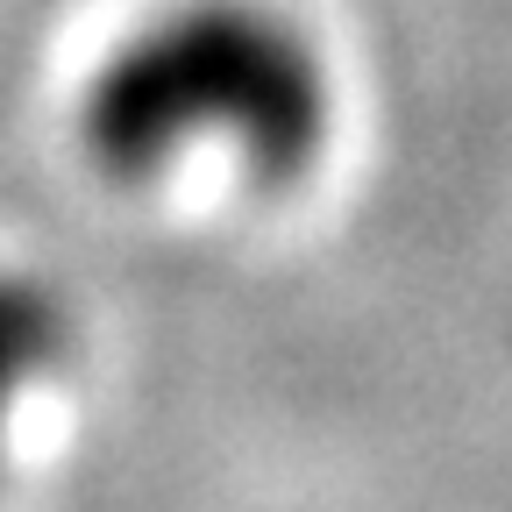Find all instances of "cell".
Here are the masks:
<instances>
[{
	"mask_svg": "<svg viewBox=\"0 0 512 512\" xmlns=\"http://www.w3.org/2000/svg\"><path fill=\"white\" fill-rule=\"evenodd\" d=\"M64 349H72L64 299L29 271H0V448H8L15 406L64 363Z\"/></svg>",
	"mask_w": 512,
	"mask_h": 512,
	"instance_id": "obj_2",
	"label": "cell"
},
{
	"mask_svg": "<svg viewBox=\"0 0 512 512\" xmlns=\"http://www.w3.org/2000/svg\"><path fill=\"white\" fill-rule=\"evenodd\" d=\"M228 143L256 178H299L328 143V64L271 0H185L143 22L86 86V150L114 178H157Z\"/></svg>",
	"mask_w": 512,
	"mask_h": 512,
	"instance_id": "obj_1",
	"label": "cell"
}]
</instances>
